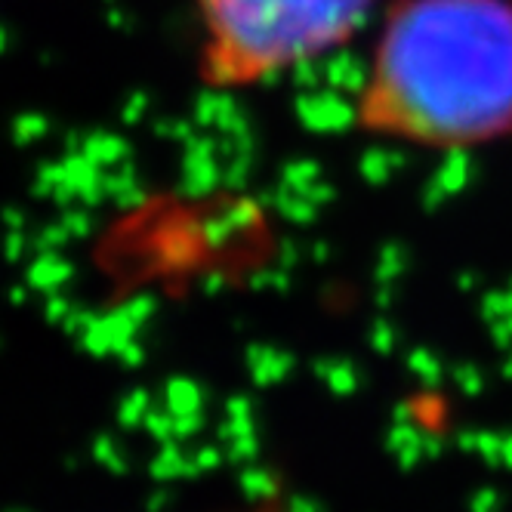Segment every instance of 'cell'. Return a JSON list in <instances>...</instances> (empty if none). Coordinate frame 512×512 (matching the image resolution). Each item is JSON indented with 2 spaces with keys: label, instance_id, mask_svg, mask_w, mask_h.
<instances>
[{
  "label": "cell",
  "instance_id": "1",
  "mask_svg": "<svg viewBox=\"0 0 512 512\" xmlns=\"http://www.w3.org/2000/svg\"><path fill=\"white\" fill-rule=\"evenodd\" d=\"M352 115L423 152L512 142V0H389Z\"/></svg>",
  "mask_w": 512,
  "mask_h": 512
},
{
  "label": "cell",
  "instance_id": "2",
  "mask_svg": "<svg viewBox=\"0 0 512 512\" xmlns=\"http://www.w3.org/2000/svg\"><path fill=\"white\" fill-rule=\"evenodd\" d=\"M198 71L213 90H253L355 41L389 0H192Z\"/></svg>",
  "mask_w": 512,
  "mask_h": 512
},
{
  "label": "cell",
  "instance_id": "3",
  "mask_svg": "<svg viewBox=\"0 0 512 512\" xmlns=\"http://www.w3.org/2000/svg\"><path fill=\"white\" fill-rule=\"evenodd\" d=\"M238 512H287V509L281 506V500H275V497H266V500L253 503V506H247V509H238Z\"/></svg>",
  "mask_w": 512,
  "mask_h": 512
}]
</instances>
